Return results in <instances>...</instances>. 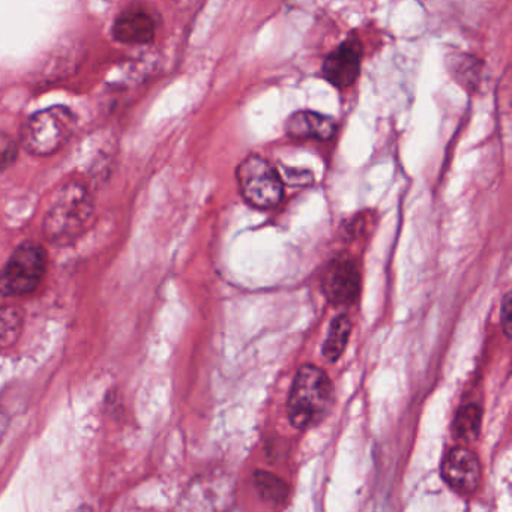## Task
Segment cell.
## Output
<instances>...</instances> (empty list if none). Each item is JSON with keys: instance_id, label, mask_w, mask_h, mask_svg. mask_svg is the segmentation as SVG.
<instances>
[{"instance_id": "6da1fadb", "label": "cell", "mask_w": 512, "mask_h": 512, "mask_svg": "<svg viewBox=\"0 0 512 512\" xmlns=\"http://www.w3.org/2000/svg\"><path fill=\"white\" fill-rule=\"evenodd\" d=\"M94 199L85 185L70 182L53 197L44 217V235L58 247L71 245L91 226Z\"/></svg>"}, {"instance_id": "7a4b0ae2", "label": "cell", "mask_w": 512, "mask_h": 512, "mask_svg": "<svg viewBox=\"0 0 512 512\" xmlns=\"http://www.w3.org/2000/svg\"><path fill=\"white\" fill-rule=\"evenodd\" d=\"M332 404V383L328 374L316 365H302L290 389L287 415L290 424L307 430L319 424Z\"/></svg>"}, {"instance_id": "3957f363", "label": "cell", "mask_w": 512, "mask_h": 512, "mask_svg": "<svg viewBox=\"0 0 512 512\" xmlns=\"http://www.w3.org/2000/svg\"><path fill=\"white\" fill-rule=\"evenodd\" d=\"M76 115L67 107L55 106L32 115L23 125L22 146L35 157L61 151L76 130Z\"/></svg>"}, {"instance_id": "277c9868", "label": "cell", "mask_w": 512, "mask_h": 512, "mask_svg": "<svg viewBox=\"0 0 512 512\" xmlns=\"http://www.w3.org/2000/svg\"><path fill=\"white\" fill-rule=\"evenodd\" d=\"M47 271V253L37 242H25L11 254L0 269V296L29 295L34 292Z\"/></svg>"}, {"instance_id": "5b68a950", "label": "cell", "mask_w": 512, "mask_h": 512, "mask_svg": "<svg viewBox=\"0 0 512 512\" xmlns=\"http://www.w3.org/2000/svg\"><path fill=\"white\" fill-rule=\"evenodd\" d=\"M236 179L242 196L254 208L272 209L283 200V178L259 155H250L239 164Z\"/></svg>"}, {"instance_id": "8992f818", "label": "cell", "mask_w": 512, "mask_h": 512, "mask_svg": "<svg viewBox=\"0 0 512 512\" xmlns=\"http://www.w3.org/2000/svg\"><path fill=\"white\" fill-rule=\"evenodd\" d=\"M322 290L331 304H353L361 290V275L355 260L347 256L332 260L323 274Z\"/></svg>"}, {"instance_id": "52a82bcc", "label": "cell", "mask_w": 512, "mask_h": 512, "mask_svg": "<svg viewBox=\"0 0 512 512\" xmlns=\"http://www.w3.org/2000/svg\"><path fill=\"white\" fill-rule=\"evenodd\" d=\"M442 476L452 490L460 494H472L481 484V463L469 449L455 446L443 458Z\"/></svg>"}, {"instance_id": "ba28073f", "label": "cell", "mask_w": 512, "mask_h": 512, "mask_svg": "<svg viewBox=\"0 0 512 512\" xmlns=\"http://www.w3.org/2000/svg\"><path fill=\"white\" fill-rule=\"evenodd\" d=\"M361 61V41L356 35H352L325 59L322 68L323 77L335 88H349L358 79Z\"/></svg>"}, {"instance_id": "9c48e42d", "label": "cell", "mask_w": 512, "mask_h": 512, "mask_svg": "<svg viewBox=\"0 0 512 512\" xmlns=\"http://www.w3.org/2000/svg\"><path fill=\"white\" fill-rule=\"evenodd\" d=\"M113 37L122 44L143 46L155 37V22L151 14L142 7H131L122 11L113 25Z\"/></svg>"}, {"instance_id": "30bf717a", "label": "cell", "mask_w": 512, "mask_h": 512, "mask_svg": "<svg viewBox=\"0 0 512 512\" xmlns=\"http://www.w3.org/2000/svg\"><path fill=\"white\" fill-rule=\"evenodd\" d=\"M337 124L331 116L301 110L293 113L286 122V133L293 139L329 140L334 137Z\"/></svg>"}, {"instance_id": "8fae6325", "label": "cell", "mask_w": 512, "mask_h": 512, "mask_svg": "<svg viewBox=\"0 0 512 512\" xmlns=\"http://www.w3.org/2000/svg\"><path fill=\"white\" fill-rule=\"evenodd\" d=\"M254 487H256L260 499L269 503V505H284L286 500L289 499V485L274 473L256 470L254 472Z\"/></svg>"}, {"instance_id": "7c38bea8", "label": "cell", "mask_w": 512, "mask_h": 512, "mask_svg": "<svg viewBox=\"0 0 512 512\" xmlns=\"http://www.w3.org/2000/svg\"><path fill=\"white\" fill-rule=\"evenodd\" d=\"M350 334H352V322L347 316H338L332 320L331 328L326 335L325 344H323V356L328 361L335 362L341 358L347 343H349Z\"/></svg>"}, {"instance_id": "4fadbf2b", "label": "cell", "mask_w": 512, "mask_h": 512, "mask_svg": "<svg viewBox=\"0 0 512 512\" xmlns=\"http://www.w3.org/2000/svg\"><path fill=\"white\" fill-rule=\"evenodd\" d=\"M482 409L478 404L470 403L458 410L454 419V434L464 442H473L478 439L481 431Z\"/></svg>"}, {"instance_id": "5bb4252c", "label": "cell", "mask_w": 512, "mask_h": 512, "mask_svg": "<svg viewBox=\"0 0 512 512\" xmlns=\"http://www.w3.org/2000/svg\"><path fill=\"white\" fill-rule=\"evenodd\" d=\"M23 331V313L17 307H0V352L19 341Z\"/></svg>"}, {"instance_id": "9a60e30c", "label": "cell", "mask_w": 512, "mask_h": 512, "mask_svg": "<svg viewBox=\"0 0 512 512\" xmlns=\"http://www.w3.org/2000/svg\"><path fill=\"white\" fill-rule=\"evenodd\" d=\"M451 73L457 77L461 85L476 86L478 85L479 73H481V64L475 58L467 55H461L460 58H452Z\"/></svg>"}, {"instance_id": "2e32d148", "label": "cell", "mask_w": 512, "mask_h": 512, "mask_svg": "<svg viewBox=\"0 0 512 512\" xmlns=\"http://www.w3.org/2000/svg\"><path fill=\"white\" fill-rule=\"evenodd\" d=\"M17 154H19V146L14 142L13 137L0 131V173L13 166Z\"/></svg>"}, {"instance_id": "e0dca14e", "label": "cell", "mask_w": 512, "mask_h": 512, "mask_svg": "<svg viewBox=\"0 0 512 512\" xmlns=\"http://www.w3.org/2000/svg\"><path fill=\"white\" fill-rule=\"evenodd\" d=\"M511 322V293H506V295L503 296L502 307H500V323H502L503 332H505L506 337H509V335H511Z\"/></svg>"}]
</instances>
